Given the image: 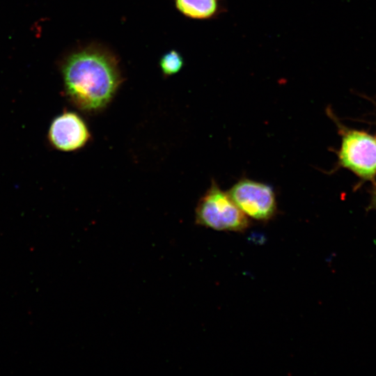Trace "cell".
Here are the masks:
<instances>
[{
	"mask_svg": "<svg viewBox=\"0 0 376 376\" xmlns=\"http://www.w3.org/2000/svg\"><path fill=\"white\" fill-rule=\"evenodd\" d=\"M84 119L75 111H65L56 116L48 130L51 146L62 152H75L84 148L91 139Z\"/></svg>",
	"mask_w": 376,
	"mask_h": 376,
	"instance_id": "cell-5",
	"label": "cell"
},
{
	"mask_svg": "<svg viewBox=\"0 0 376 376\" xmlns=\"http://www.w3.org/2000/svg\"><path fill=\"white\" fill-rule=\"evenodd\" d=\"M184 65L181 54L173 49L164 54L159 61V66L165 76H171L177 74Z\"/></svg>",
	"mask_w": 376,
	"mask_h": 376,
	"instance_id": "cell-7",
	"label": "cell"
},
{
	"mask_svg": "<svg viewBox=\"0 0 376 376\" xmlns=\"http://www.w3.org/2000/svg\"><path fill=\"white\" fill-rule=\"evenodd\" d=\"M178 11L194 19H211L218 13L219 0H175Z\"/></svg>",
	"mask_w": 376,
	"mask_h": 376,
	"instance_id": "cell-6",
	"label": "cell"
},
{
	"mask_svg": "<svg viewBox=\"0 0 376 376\" xmlns=\"http://www.w3.org/2000/svg\"><path fill=\"white\" fill-rule=\"evenodd\" d=\"M195 222L217 231L239 233L245 231L251 225L250 219L214 180L197 203Z\"/></svg>",
	"mask_w": 376,
	"mask_h": 376,
	"instance_id": "cell-2",
	"label": "cell"
},
{
	"mask_svg": "<svg viewBox=\"0 0 376 376\" xmlns=\"http://www.w3.org/2000/svg\"><path fill=\"white\" fill-rule=\"evenodd\" d=\"M62 75L68 100L88 114L107 108L123 82L115 55L95 45L68 56L63 64Z\"/></svg>",
	"mask_w": 376,
	"mask_h": 376,
	"instance_id": "cell-1",
	"label": "cell"
},
{
	"mask_svg": "<svg viewBox=\"0 0 376 376\" xmlns=\"http://www.w3.org/2000/svg\"><path fill=\"white\" fill-rule=\"evenodd\" d=\"M228 193L249 219L267 222L277 212L274 191L267 184L243 178L235 182Z\"/></svg>",
	"mask_w": 376,
	"mask_h": 376,
	"instance_id": "cell-4",
	"label": "cell"
},
{
	"mask_svg": "<svg viewBox=\"0 0 376 376\" xmlns=\"http://www.w3.org/2000/svg\"><path fill=\"white\" fill-rule=\"evenodd\" d=\"M338 125L342 136L338 164L363 179L373 180L376 175V137Z\"/></svg>",
	"mask_w": 376,
	"mask_h": 376,
	"instance_id": "cell-3",
	"label": "cell"
},
{
	"mask_svg": "<svg viewBox=\"0 0 376 376\" xmlns=\"http://www.w3.org/2000/svg\"><path fill=\"white\" fill-rule=\"evenodd\" d=\"M373 205L376 208V192H375V194L374 195V198H373Z\"/></svg>",
	"mask_w": 376,
	"mask_h": 376,
	"instance_id": "cell-8",
	"label": "cell"
}]
</instances>
